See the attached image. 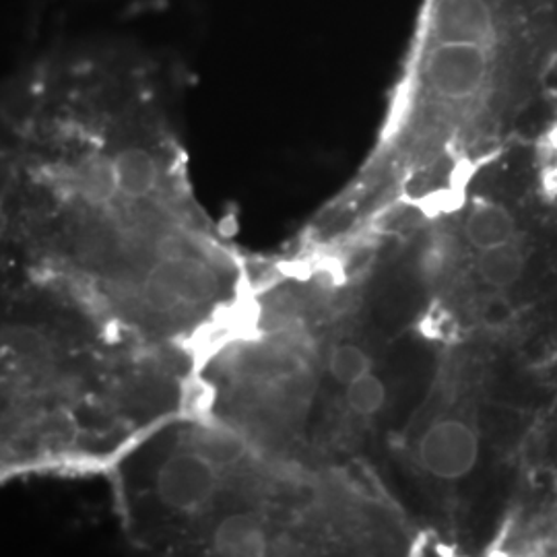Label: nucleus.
Masks as SVG:
<instances>
[{
	"mask_svg": "<svg viewBox=\"0 0 557 557\" xmlns=\"http://www.w3.org/2000/svg\"><path fill=\"white\" fill-rule=\"evenodd\" d=\"M557 71V0H423L388 145L432 174L490 139Z\"/></svg>",
	"mask_w": 557,
	"mask_h": 557,
	"instance_id": "obj_1",
	"label": "nucleus"
},
{
	"mask_svg": "<svg viewBox=\"0 0 557 557\" xmlns=\"http://www.w3.org/2000/svg\"><path fill=\"white\" fill-rule=\"evenodd\" d=\"M218 277L209 264L195 257H170L151 269L145 283V299L158 312L195 308L211 298Z\"/></svg>",
	"mask_w": 557,
	"mask_h": 557,
	"instance_id": "obj_2",
	"label": "nucleus"
},
{
	"mask_svg": "<svg viewBox=\"0 0 557 557\" xmlns=\"http://www.w3.org/2000/svg\"><path fill=\"white\" fill-rule=\"evenodd\" d=\"M421 467L442 481L467 478L479 458L478 432L460 419H440L419 440Z\"/></svg>",
	"mask_w": 557,
	"mask_h": 557,
	"instance_id": "obj_3",
	"label": "nucleus"
},
{
	"mask_svg": "<svg viewBox=\"0 0 557 557\" xmlns=\"http://www.w3.org/2000/svg\"><path fill=\"white\" fill-rule=\"evenodd\" d=\"M218 481V465L190 448L174 453L161 462L156 490L168 508L193 512L213 498Z\"/></svg>",
	"mask_w": 557,
	"mask_h": 557,
	"instance_id": "obj_4",
	"label": "nucleus"
},
{
	"mask_svg": "<svg viewBox=\"0 0 557 557\" xmlns=\"http://www.w3.org/2000/svg\"><path fill=\"white\" fill-rule=\"evenodd\" d=\"M465 236L479 252L515 244L517 218L502 200H475L465 220Z\"/></svg>",
	"mask_w": 557,
	"mask_h": 557,
	"instance_id": "obj_5",
	"label": "nucleus"
},
{
	"mask_svg": "<svg viewBox=\"0 0 557 557\" xmlns=\"http://www.w3.org/2000/svg\"><path fill=\"white\" fill-rule=\"evenodd\" d=\"M213 549L220 556L259 557L267 554V533L250 515H232L221 520L213 535Z\"/></svg>",
	"mask_w": 557,
	"mask_h": 557,
	"instance_id": "obj_6",
	"label": "nucleus"
},
{
	"mask_svg": "<svg viewBox=\"0 0 557 557\" xmlns=\"http://www.w3.org/2000/svg\"><path fill=\"white\" fill-rule=\"evenodd\" d=\"M527 269V259L515 244L499 246L494 250L481 252L478 260V273L481 281L490 287L504 289L518 283Z\"/></svg>",
	"mask_w": 557,
	"mask_h": 557,
	"instance_id": "obj_7",
	"label": "nucleus"
},
{
	"mask_svg": "<svg viewBox=\"0 0 557 557\" xmlns=\"http://www.w3.org/2000/svg\"><path fill=\"white\" fill-rule=\"evenodd\" d=\"M193 448L218 467L234 465L244 455V442L234 432L221 428H205L195 434Z\"/></svg>",
	"mask_w": 557,
	"mask_h": 557,
	"instance_id": "obj_8",
	"label": "nucleus"
},
{
	"mask_svg": "<svg viewBox=\"0 0 557 557\" xmlns=\"http://www.w3.org/2000/svg\"><path fill=\"white\" fill-rule=\"evenodd\" d=\"M386 403V386L372 372L347 384V405L361 418H372Z\"/></svg>",
	"mask_w": 557,
	"mask_h": 557,
	"instance_id": "obj_9",
	"label": "nucleus"
},
{
	"mask_svg": "<svg viewBox=\"0 0 557 557\" xmlns=\"http://www.w3.org/2000/svg\"><path fill=\"white\" fill-rule=\"evenodd\" d=\"M329 368L333 379L347 386L372 372V359L358 345L345 343L333 349L329 358Z\"/></svg>",
	"mask_w": 557,
	"mask_h": 557,
	"instance_id": "obj_10",
	"label": "nucleus"
}]
</instances>
